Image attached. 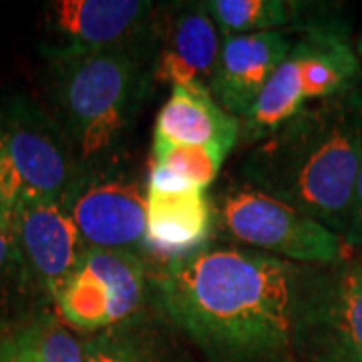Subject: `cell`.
Wrapping results in <instances>:
<instances>
[{
	"label": "cell",
	"mask_w": 362,
	"mask_h": 362,
	"mask_svg": "<svg viewBox=\"0 0 362 362\" xmlns=\"http://www.w3.org/2000/svg\"><path fill=\"white\" fill-rule=\"evenodd\" d=\"M310 266L235 246L171 258L157 300L209 362H298Z\"/></svg>",
	"instance_id": "1"
},
{
	"label": "cell",
	"mask_w": 362,
	"mask_h": 362,
	"mask_svg": "<svg viewBox=\"0 0 362 362\" xmlns=\"http://www.w3.org/2000/svg\"><path fill=\"white\" fill-rule=\"evenodd\" d=\"M362 159V87L306 105L246 156L247 185L326 226L342 240Z\"/></svg>",
	"instance_id": "2"
},
{
	"label": "cell",
	"mask_w": 362,
	"mask_h": 362,
	"mask_svg": "<svg viewBox=\"0 0 362 362\" xmlns=\"http://www.w3.org/2000/svg\"><path fill=\"white\" fill-rule=\"evenodd\" d=\"M151 42L97 51L42 47L52 117L83 169L111 165L153 73Z\"/></svg>",
	"instance_id": "3"
},
{
	"label": "cell",
	"mask_w": 362,
	"mask_h": 362,
	"mask_svg": "<svg viewBox=\"0 0 362 362\" xmlns=\"http://www.w3.org/2000/svg\"><path fill=\"white\" fill-rule=\"evenodd\" d=\"M362 65L349 26L332 25L302 33L242 119L240 137L259 143L306 105L361 87Z\"/></svg>",
	"instance_id": "4"
},
{
	"label": "cell",
	"mask_w": 362,
	"mask_h": 362,
	"mask_svg": "<svg viewBox=\"0 0 362 362\" xmlns=\"http://www.w3.org/2000/svg\"><path fill=\"white\" fill-rule=\"evenodd\" d=\"M81 169L51 113L21 95L0 103V189L11 220L25 204L63 199Z\"/></svg>",
	"instance_id": "5"
},
{
	"label": "cell",
	"mask_w": 362,
	"mask_h": 362,
	"mask_svg": "<svg viewBox=\"0 0 362 362\" xmlns=\"http://www.w3.org/2000/svg\"><path fill=\"white\" fill-rule=\"evenodd\" d=\"M214 207L220 232L256 252L302 266H332L349 258L338 233L247 183L228 187Z\"/></svg>",
	"instance_id": "6"
},
{
	"label": "cell",
	"mask_w": 362,
	"mask_h": 362,
	"mask_svg": "<svg viewBox=\"0 0 362 362\" xmlns=\"http://www.w3.org/2000/svg\"><path fill=\"white\" fill-rule=\"evenodd\" d=\"M298 362H362V259L310 266L298 324Z\"/></svg>",
	"instance_id": "7"
},
{
	"label": "cell",
	"mask_w": 362,
	"mask_h": 362,
	"mask_svg": "<svg viewBox=\"0 0 362 362\" xmlns=\"http://www.w3.org/2000/svg\"><path fill=\"white\" fill-rule=\"evenodd\" d=\"M145 296L147 276L139 254L87 250L51 300L65 324L97 334L129 324Z\"/></svg>",
	"instance_id": "8"
},
{
	"label": "cell",
	"mask_w": 362,
	"mask_h": 362,
	"mask_svg": "<svg viewBox=\"0 0 362 362\" xmlns=\"http://www.w3.org/2000/svg\"><path fill=\"white\" fill-rule=\"evenodd\" d=\"M87 250L141 254L147 244V185L127 171L81 169L63 197Z\"/></svg>",
	"instance_id": "9"
},
{
	"label": "cell",
	"mask_w": 362,
	"mask_h": 362,
	"mask_svg": "<svg viewBox=\"0 0 362 362\" xmlns=\"http://www.w3.org/2000/svg\"><path fill=\"white\" fill-rule=\"evenodd\" d=\"M52 47L113 49L151 39L156 4L143 0H57L47 4Z\"/></svg>",
	"instance_id": "10"
},
{
	"label": "cell",
	"mask_w": 362,
	"mask_h": 362,
	"mask_svg": "<svg viewBox=\"0 0 362 362\" xmlns=\"http://www.w3.org/2000/svg\"><path fill=\"white\" fill-rule=\"evenodd\" d=\"M11 230L33 282L49 296L87 252L63 199L21 206L13 214Z\"/></svg>",
	"instance_id": "11"
},
{
	"label": "cell",
	"mask_w": 362,
	"mask_h": 362,
	"mask_svg": "<svg viewBox=\"0 0 362 362\" xmlns=\"http://www.w3.org/2000/svg\"><path fill=\"white\" fill-rule=\"evenodd\" d=\"M294 45L288 33L223 37L207 90L226 113L244 119Z\"/></svg>",
	"instance_id": "12"
},
{
	"label": "cell",
	"mask_w": 362,
	"mask_h": 362,
	"mask_svg": "<svg viewBox=\"0 0 362 362\" xmlns=\"http://www.w3.org/2000/svg\"><path fill=\"white\" fill-rule=\"evenodd\" d=\"M221 49L220 30L204 2L183 4L173 14L165 40L157 52L153 75L157 81L207 87Z\"/></svg>",
	"instance_id": "13"
},
{
	"label": "cell",
	"mask_w": 362,
	"mask_h": 362,
	"mask_svg": "<svg viewBox=\"0 0 362 362\" xmlns=\"http://www.w3.org/2000/svg\"><path fill=\"white\" fill-rule=\"evenodd\" d=\"M216 226V207L207 189L159 192L147 187L149 250L185 256L206 246Z\"/></svg>",
	"instance_id": "14"
},
{
	"label": "cell",
	"mask_w": 362,
	"mask_h": 362,
	"mask_svg": "<svg viewBox=\"0 0 362 362\" xmlns=\"http://www.w3.org/2000/svg\"><path fill=\"white\" fill-rule=\"evenodd\" d=\"M240 119L226 113L202 85H177L163 103L153 139L183 145H214L232 151L240 139Z\"/></svg>",
	"instance_id": "15"
},
{
	"label": "cell",
	"mask_w": 362,
	"mask_h": 362,
	"mask_svg": "<svg viewBox=\"0 0 362 362\" xmlns=\"http://www.w3.org/2000/svg\"><path fill=\"white\" fill-rule=\"evenodd\" d=\"M206 11L223 37L252 33H308L340 21L334 8L294 0H207Z\"/></svg>",
	"instance_id": "16"
},
{
	"label": "cell",
	"mask_w": 362,
	"mask_h": 362,
	"mask_svg": "<svg viewBox=\"0 0 362 362\" xmlns=\"http://www.w3.org/2000/svg\"><path fill=\"white\" fill-rule=\"evenodd\" d=\"M6 340L25 362H87L83 344L51 314L33 318Z\"/></svg>",
	"instance_id": "17"
},
{
	"label": "cell",
	"mask_w": 362,
	"mask_h": 362,
	"mask_svg": "<svg viewBox=\"0 0 362 362\" xmlns=\"http://www.w3.org/2000/svg\"><path fill=\"white\" fill-rule=\"evenodd\" d=\"M230 151L214 145H183V143L153 139L151 168L163 169L197 189H207Z\"/></svg>",
	"instance_id": "18"
},
{
	"label": "cell",
	"mask_w": 362,
	"mask_h": 362,
	"mask_svg": "<svg viewBox=\"0 0 362 362\" xmlns=\"http://www.w3.org/2000/svg\"><path fill=\"white\" fill-rule=\"evenodd\" d=\"M83 349L87 362H168L156 338L131 322L97 332Z\"/></svg>",
	"instance_id": "19"
},
{
	"label": "cell",
	"mask_w": 362,
	"mask_h": 362,
	"mask_svg": "<svg viewBox=\"0 0 362 362\" xmlns=\"http://www.w3.org/2000/svg\"><path fill=\"white\" fill-rule=\"evenodd\" d=\"M28 284L35 282L14 242L13 230L11 226H0V320L23 300Z\"/></svg>",
	"instance_id": "20"
},
{
	"label": "cell",
	"mask_w": 362,
	"mask_h": 362,
	"mask_svg": "<svg viewBox=\"0 0 362 362\" xmlns=\"http://www.w3.org/2000/svg\"><path fill=\"white\" fill-rule=\"evenodd\" d=\"M344 244L349 250L362 252V159L354 187V202H352V218H350L349 232L344 235Z\"/></svg>",
	"instance_id": "21"
},
{
	"label": "cell",
	"mask_w": 362,
	"mask_h": 362,
	"mask_svg": "<svg viewBox=\"0 0 362 362\" xmlns=\"http://www.w3.org/2000/svg\"><path fill=\"white\" fill-rule=\"evenodd\" d=\"M0 362H25L16 352H14V349L8 344L6 338L0 340Z\"/></svg>",
	"instance_id": "22"
},
{
	"label": "cell",
	"mask_w": 362,
	"mask_h": 362,
	"mask_svg": "<svg viewBox=\"0 0 362 362\" xmlns=\"http://www.w3.org/2000/svg\"><path fill=\"white\" fill-rule=\"evenodd\" d=\"M0 226H11V218H8V214H6L4 199H2V189H0Z\"/></svg>",
	"instance_id": "23"
},
{
	"label": "cell",
	"mask_w": 362,
	"mask_h": 362,
	"mask_svg": "<svg viewBox=\"0 0 362 362\" xmlns=\"http://www.w3.org/2000/svg\"><path fill=\"white\" fill-rule=\"evenodd\" d=\"M356 54H358V59H361V65H362V28H361V35H358V40H356Z\"/></svg>",
	"instance_id": "24"
},
{
	"label": "cell",
	"mask_w": 362,
	"mask_h": 362,
	"mask_svg": "<svg viewBox=\"0 0 362 362\" xmlns=\"http://www.w3.org/2000/svg\"><path fill=\"white\" fill-rule=\"evenodd\" d=\"M358 258H361V259H362V252H361V254H358Z\"/></svg>",
	"instance_id": "25"
}]
</instances>
